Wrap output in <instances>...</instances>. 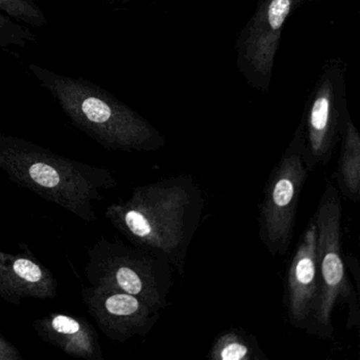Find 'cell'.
I'll list each match as a JSON object with an SVG mask.
<instances>
[{
    "instance_id": "cell-2",
    "label": "cell",
    "mask_w": 360,
    "mask_h": 360,
    "mask_svg": "<svg viewBox=\"0 0 360 360\" xmlns=\"http://www.w3.org/2000/svg\"><path fill=\"white\" fill-rule=\"evenodd\" d=\"M0 169L18 186L86 222L98 221L94 202L103 199L102 191L119 184L105 168L60 157L31 141L7 134H0Z\"/></svg>"
},
{
    "instance_id": "cell-9",
    "label": "cell",
    "mask_w": 360,
    "mask_h": 360,
    "mask_svg": "<svg viewBox=\"0 0 360 360\" xmlns=\"http://www.w3.org/2000/svg\"><path fill=\"white\" fill-rule=\"evenodd\" d=\"M342 117L338 82L328 73L318 85L307 115L303 157L309 172L330 162L338 141Z\"/></svg>"
},
{
    "instance_id": "cell-17",
    "label": "cell",
    "mask_w": 360,
    "mask_h": 360,
    "mask_svg": "<svg viewBox=\"0 0 360 360\" xmlns=\"http://www.w3.org/2000/svg\"><path fill=\"white\" fill-rule=\"evenodd\" d=\"M20 352L0 333V360H22Z\"/></svg>"
},
{
    "instance_id": "cell-4",
    "label": "cell",
    "mask_w": 360,
    "mask_h": 360,
    "mask_svg": "<svg viewBox=\"0 0 360 360\" xmlns=\"http://www.w3.org/2000/svg\"><path fill=\"white\" fill-rule=\"evenodd\" d=\"M317 229V264L320 292L317 307L307 333L321 339L334 337L332 314L339 302L347 304V328L359 326L358 292L347 279L342 255V204L335 185L326 182L314 214Z\"/></svg>"
},
{
    "instance_id": "cell-8",
    "label": "cell",
    "mask_w": 360,
    "mask_h": 360,
    "mask_svg": "<svg viewBox=\"0 0 360 360\" xmlns=\"http://www.w3.org/2000/svg\"><path fill=\"white\" fill-rule=\"evenodd\" d=\"M319 292L317 229L313 216L299 240L286 275L283 301L292 328L307 330L309 328L317 307Z\"/></svg>"
},
{
    "instance_id": "cell-14",
    "label": "cell",
    "mask_w": 360,
    "mask_h": 360,
    "mask_svg": "<svg viewBox=\"0 0 360 360\" xmlns=\"http://www.w3.org/2000/svg\"><path fill=\"white\" fill-rule=\"evenodd\" d=\"M212 360H266L256 337L239 328L220 333L210 347Z\"/></svg>"
},
{
    "instance_id": "cell-11",
    "label": "cell",
    "mask_w": 360,
    "mask_h": 360,
    "mask_svg": "<svg viewBox=\"0 0 360 360\" xmlns=\"http://www.w3.org/2000/svg\"><path fill=\"white\" fill-rule=\"evenodd\" d=\"M292 0H263L242 43V60L261 77H271L274 58Z\"/></svg>"
},
{
    "instance_id": "cell-16",
    "label": "cell",
    "mask_w": 360,
    "mask_h": 360,
    "mask_svg": "<svg viewBox=\"0 0 360 360\" xmlns=\"http://www.w3.org/2000/svg\"><path fill=\"white\" fill-rule=\"evenodd\" d=\"M37 41V35L0 11V47L25 48Z\"/></svg>"
},
{
    "instance_id": "cell-13",
    "label": "cell",
    "mask_w": 360,
    "mask_h": 360,
    "mask_svg": "<svg viewBox=\"0 0 360 360\" xmlns=\"http://www.w3.org/2000/svg\"><path fill=\"white\" fill-rule=\"evenodd\" d=\"M341 146L336 170V183L339 193L357 203L360 200V136L345 112L341 121Z\"/></svg>"
},
{
    "instance_id": "cell-15",
    "label": "cell",
    "mask_w": 360,
    "mask_h": 360,
    "mask_svg": "<svg viewBox=\"0 0 360 360\" xmlns=\"http://www.w3.org/2000/svg\"><path fill=\"white\" fill-rule=\"evenodd\" d=\"M0 11L34 28L47 26V16L34 0H0Z\"/></svg>"
},
{
    "instance_id": "cell-12",
    "label": "cell",
    "mask_w": 360,
    "mask_h": 360,
    "mask_svg": "<svg viewBox=\"0 0 360 360\" xmlns=\"http://www.w3.org/2000/svg\"><path fill=\"white\" fill-rule=\"evenodd\" d=\"M37 334L67 355L85 360H104L98 334L87 319L51 313L33 322Z\"/></svg>"
},
{
    "instance_id": "cell-1",
    "label": "cell",
    "mask_w": 360,
    "mask_h": 360,
    "mask_svg": "<svg viewBox=\"0 0 360 360\" xmlns=\"http://www.w3.org/2000/svg\"><path fill=\"white\" fill-rule=\"evenodd\" d=\"M203 210L201 187L191 174H180L136 187L129 199L108 206L105 216L132 245L164 257L185 277Z\"/></svg>"
},
{
    "instance_id": "cell-5",
    "label": "cell",
    "mask_w": 360,
    "mask_h": 360,
    "mask_svg": "<svg viewBox=\"0 0 360 360\" xmlns=\"http://www.w3.org/2000/svg\"><path fill=\"white\" fill-rule=\"evenodd\" d=\"M87 254L85 276L92 286L134 295L160 311L167 307L172 286L167 259L105 237L88 248Z\"/></svg>"
},
{
    "instance_id": "cell-6",
    "label": "cell",
    "mask_w": 360,
    "mask_h": 360,
    "mask_svg": "<svg viewBox=\"0 0 360 360\" xmlns=\"http://www.w3.org/2000/svg\"><path fill=\"white\" fill-rule=\"evenodd\" d=\"M303 149L304 124L301 123L265 184L259 207V237L273 257L285 255L294 237L299 200L309 174Z\"/></svg>"
},
{
    "instance_id": "cell-3",
    "label": "cell",
    "mask_w": 360,
    "mask_h": 360,
    "mask_svg": "<svg viewBox=\"0 0 360 360\" xmlns=\"http://www.w3.org/2000/svg\"><path fill=\"white\" fill-rule=\"evenodd\" d=\"M29 70L71 123L107 150L157 151L165 139L136 111L96 84L31 63Z\"/></svg>"
},
{
    "instance_id": "cell-7",
    "label": "cell",
    "mask_w": 360,
    "mask_h": 360,
    "mask_svg": "<svg viewBox=\"0 0 360 360\" xmlns=\"http://www.w3.org/2000/svg\"><path fill=\"white\" fill-rule=\"evenodd\" d=\"M82 298L103 334L117 342L146 336L161 317L160 309L122 290L83 286Z\"/></svg>"
},
{
    "instance_id": "cell-10",
    "label": "cell",
    "mask_w": 360,
    "mask_h": 360,
    "mask_svg": "<svg viewBox=\"0 0 360 360\" xmlns=\"http://www.w3.org/2000/svg\"><path fill=\"white\" fill-rule=\"evenodd\" d=\"M58 280L30 252L0 250V299L18 305L24 298L46 300L58 296Z\"/></svg>"
}]
</instances>
